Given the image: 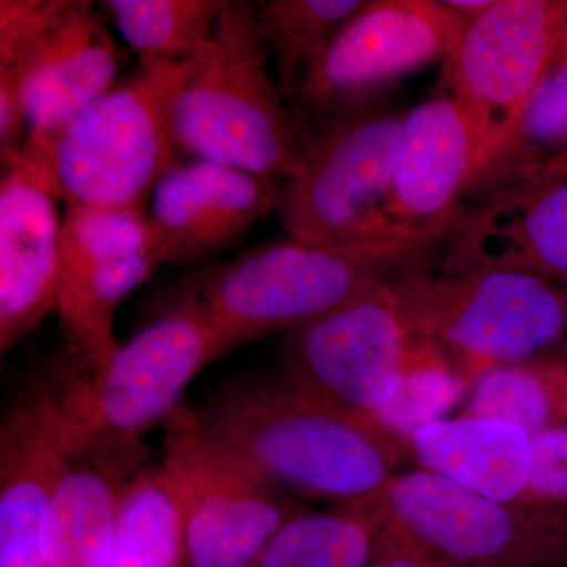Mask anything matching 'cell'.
<instances>
[{
	"label": "cell",
	"instance_id": "obj_11",
	"mask_svg": "<svg viewBox=\"0 0 567 567\" xmlns=\"http://www.w3.org/2000/svg\"><path fill=\"white\" fill-rule=\"evenodd\" d=\"M417 342L390 279L286 334L278 375L317 401L371 421L401 386Z\"/></svg>",
	"mask_w": 567,
	"mask_h": 567
},
{
	"label": "cell",
	"instance_id": "obj_24",
	"mask_svg": "<svg viewBox=\"0 0 567 567\" xmlns=\"http://www.w3.org/2000/svg\"><path fill=\"white\" fill-rule=\"evenodd\" d=\"M186 520L166 466L147 464L118 503L106 567H185Z\"/></svg>",
	"mask_w": 567,
	"mask_h": 567
},
{
	"label": "cell",
	"instance_id": "obj_12",
	"mask_svg": "<svg viewBox=\"0 0 567 567\" xmlns=\"http://www.w3.org/2000/svg\"><path fill=\"white\" fill-rule=\"evenodd\" d=\"M566 50L567 0H494L465 22L443 59L440 89L475 117L487 158Z\"/></svg>",
	"mask_w": 567,
	"mask_h": 567
},
{
	"label": "cell",
	"instance_id": "obj_7",
	"mask_svg": "<svg viewBox=\"0 0 567 567\" xmlns=\"http://www.w3.org/2000/svg\"><path fill=\"white\" fill-rule=\"evenodd\" d=\"M404 107L386 100L316 137L281 185L279 221L290 237L323 246L427 245L391 224L390 192Z\"/></svg>",
	"mask_w": 567,
	"mask_h": 567
},
{
	"label": "cell",
	"instance_id": "obj_2",
	"mask_svg": "<svg viewBox=\"0 0 567 567\" xmlns=\"http://www.w3.org/2000/svg\"><path fill=\"white\" fill-rule=\"evenodd\" d=\"M427 245L323 246L289 237L199 268L175 295L193 301L224 354L289 334L371 292L435 251Z\"/></svg>",
	"mask_w": 567,
	"mask_h": 567
},
{
	"label": "cell",
	"instance_id": "obj_16",
	"mask_svg": "<svg viewBox=\"0 0 567 567\" xmlns=\"http://www.w3.org/2000/svg\"><path fill=\"white\" fill-rule=\"evenodd\" d=\"M281 183L208 159H183L153 189L148 224L166 264L199 268L237 248L278 210Z\"/></svg>",
	"mask_w": 567,
	"mask_h": 567
},
{
	"label": "cell",
	"instance_id": "obj_9",
	"mask_svg": "<svg viewBox=\"0 0 567 567\" xmlns=\"http://www.w3.org/2000/svg\"><path fill=\"white\" fill-rule=\"evenodd\" d=\"M465 22L442 0H365L323 52L295 103L303 152L331 126L385 100L405 74L445 59Z\"/></svg>",
	"mask_w": 567,
	"mask_h": 567
},
{
	"label": "cell",
	"instance_id": "obj_18",
	"mask_svg": "<svg viewBox=\"0 0 567 567\" xmlns=\"http://www.w3.org/2000/svg\"><path fill=\"white\" fill-rule=\"evenodd\" d=\"M71 453L48 375L0 423V567H41L40 529Z\"/></svg>",
	"mask_w": 567,
	"mask_h": 567
},
{
	"label": "cell",
	"instance_id": "obj_26",
	"mask_svg": "<svg viewBox=\"0 0 567 567\" xmlns=\"http://www.w3.org/2000/svg\"><path fill=\"white\" fill-rule=\"evenodd\" d=\"M364 3L365 0L254 2L275 62L276 82L290 111L323 52Z\"/></svg>",
	"mask_w": 567,
	"mask_h": 567
},
{
	"label": "cell",
	"instance_id": "obj_31",
	"mask_svg": "<svg viewBox=\"0 0 567 567\" xmlns=\"http://www.w3.org/2000/svg\"><path fill=\"white\" fill-rule=\"evenodd\" d=\"M364 567H443L423 548L402 535L390 522L377 537L374 550Z\"/></svg>",
	"mask_w": 567,
	"mask_h": 567
},
{
	"label": "cell",
	"instance_id": "obj_15",
	"mask_svg": "<svg viewBox=\"0 0 567 567\" xmlns=\"http://www.w3.org/2000/svg\"><path fill=\"white\" fill-rule=\"evenodd\" d=\"M2 162L0 178V353L55 312L62 219L58 194L31 145Z\"/></svg>",
	"mask_w": 567,
	"mask_h": 567
},
{
	"label": "cell",
	"instance_id": "obj_10",
	"mask_svg": "<svg viewBox=\"0 0 567 567\" xmlns=\"http://www.w3.org/2000/svg\"><path fill=\"white\" fill-rule=\"evenodd\" d=\"M390 522L443 567H567V513L472 494L434 475H395Z\"/></svg>",
	"mask_w": 567,
	"mask_h": 567
},
{
	"label": "cell",
	"instance_id": "obj_6",
	"mask_svg": "<svg viewBox=\"0 0 567 567\" xmlns=\"http://www.w3.org/2000/svg\"><path fill=\"white\" fill-rule=\"evenodd\" d=\"M189 62H140L58 136L35 147L65 205L147 210L153 189L183 162L169 112Z\"/></svg>",
	"mask_w": 567,
	"mask_h": 567
},
{
	"label": "cell",
	"instance_id": "obj_3",
	"mask_svg": "<svg viewBox=\"0 0 567 567\" xmlns=\"http://www.w3.org/2000/svg\"><path fill=\"white\" fill-rule=\"evenodd\" d=\"M223 357L203 311L181 295L102 364H82L63 350L48 379L71 453L144 447V436L185 404L193 380Z\"/></svg>",
	"mask_w": 567,
	"mask_h": 567
},
{
	"label": "cell",
	"instance_id": "obj_34",
	"mask_svg": "<svg viewBox=\"0 0 567 567\" xmlns=\"http://www.w3.org/2000/svg\"><path fill=\"white\" fill-rule=\"evenodd\" d=\"M566 336H567V328H566Z\"/></svg>",
	"mask_w": 567,
	"mask_h": 567
},
{
	"label": "cell",
	"instance_id": "obj_27",
	"mask_svg": "<svg viewBox=\"0 0 567 567\" xmlns=\"http://www.w3.org/2000/svg\"><path fill=\"white\" fill-rule=\"evenodd\" d=\"M462 415L518 425L529 435L567 425V358L499 365L477 377Z\"/></svg>",
	"mask_w": 567,
	"mask_h": 567
},
{
	"label": "cell",
	"instance_id": "obj_21",
	"mask_svg": "<svg viewBox=\"0 0 567 567\" xmlns=\"http://www.w3.org/2000/svg\"><path fill=\"white\" fill-rule=\"evenodd\" d=\"M424 472L503 503H522L527 492L532 435L518 425L457 416L425 425L410 440Z\"/></svg>",
	"mask_w": 567,
	"mask_h": 567
},
{
	"label": "cell",
	"instance_id": "obj_14",
	"mask_svg": "<svg viewBox=\"0 0 567 567\" xmlns=\"http://www.w3.org/2000/svg\"><path fill=\"white\" fill-rule=\"evenodd\" d=\"M486 158L483 130L450 92L440 89L406 110L388 208L394 229L442 245Z\"/></svg>",
	"mask_w": 567,
	"mask_h": 567
},
{
	"label": "cell",
	"instance_id": "obj_8",
	"mask_svg": "<svg viewBox=\"0 0 567 567\" xmlns=\"http://www.w3.org/2000/svg\"><path fill=\"white\" fill-rule=\"evenodd\" d=\"M162 456L185 511V567H251L309 509L208 431L192 405L164 423Z\"/></svg>",
	"mask_w": 567,
	"mask_h": 567
},
{
	"label": "cell",
	"instance_id": "obj_13",
	"mask_svg": "<svg viewBox=\"0 0 567 567\" xmlns=\"http://www.w3.org/2000/svg\"><path fill=\"white\" fill-rule=\"evenodd\" d=\"M58 312L65 350L99 365L112 352L118 305L166 264L147 210L65 205Z\"/></svg>",
	"mask_w": 567,
	"mask_h": 567
},
{
	"label": "cell",
	"instance_id": "obj_29",
	"mask_svg": "<svg viewBox=\"0 0 567 567\" xmlns=\"http://www.w3.org/2000/svg\"><path fill=\"white\" fill-rule=\"evenodd\" d=\"M524 505L567 513V425L532 436Z\"/></svg>",
	"mask_w": 567,
	"mask_h": 567
},
{
	"label": "cell",
	"instance_id": "obj_22",
	"mask_svg": "<svg viewBox=\"0 0 567 567\" xmlns=\"http://www.w3.org/2000/svg\"><path fill=\"white\" fill-rule=\"evenodd\" d=\"M390 511V486L361 502L305 511L276 533L251 567H364Z\"/></svg>",
	"mask_w": 567,
	"mask_h": 567
},
{
	"label": "cell",
	"instance_id": "obj_4",
	"mask_svg": "<svg viewBox=\"0 0 567 567\" xmlns=\"http://www.w3.org/2000/svg\"><path fill=\"white\" fill-rule=\"evenodd\" d=\"M270 59L254 2L229 0L210 50L189 62L171 104V136L182 156L281 185L297 175L305 152Z\"/></svg>",
	"mask_w": 567,
	"mask_h": 567
},
{
	"label": "cell",
	"instance_id": "obj_20",
	"mask_svg": "<svg viewBox=\"0 0 567 567\" xmlns=\"http://www.w3.org/2000/svg\"><path fill=\"white\" fill-rule=\"evenodd\" d=\"M147 447L73 454L40 529L41 567H106L118 503Z\"/></svg>",
	"mask_w": 567,
	"mask_h": 567
},
{
	"label": "cell",
	"instance_id": "obj_28",
	"mask_svg": "<svg viewBox=\"0 0 567 567\" xmlns=\"http://www.w3.org/2000/svg\"><path fill=\"white\" fill-rule=\"evenodd\" d=\"M417 341L415 360L406 369L401 386L371 417L377 427L406 447L417 431L445 420L470 385L442 347L421 338Z\"/></svg>",
	"mask_w": 567,
	"mask_h": 567
},
{
	"label": "cell",
	"instance_id": "obj_23",
	"mask_svg": "<svg viewBox=\"0 0 567 567\" xmlns=\"http://www.w3.org/2000/svg\"><path fill=\"white\" fill-rule=\"evenodd\" d=\"M567 152V50L522 107L509 132L477 173L468 196L483 200L499 189L529 181Z\"/></svg>",
	"mask_w": 567,
	"mask_h": 567
},
{
	"label": "cell",
	"instance_id": "obj_25",
	"mask_svg": "<svg viewBox=\"0 0 567 567\" xmlns=\"http://www.w3.org/2000/svg\"><path fill=\"white\" fill-rule=\"evenodd\" d=\"M229 0H104L99 7L140 62L185 63L210 50Z\"/></svg>",
	"mask_w": 567,
	"mask_h": 567
},
{
	"label": "cell",
	"instance_id": "obj_1",
	"mask_svg": "<svg viewBox=\"0 0 567 567\" xmlns=\"http://www.w3.org/2000/svg\"><path fill=\"white\" fill-rule=\"evenodd\" d=\"M197 413L208 431L305 505H349L382 494L405 447L278 374L230 377Z\"/></svg>",
	"mask_w": 567,
	"mask_h": 567
},
{
	"label": "cell",
	"instance_id": "obj_19",
	"mask_svg": "<svg viewBox=\"0 0 567 567\" xmlns=\"http://www.w3.org/2000/svg\"><path fill=\"white\" fill-rule=\"evenodd\" d=\"M446 262L528 271L567 284V178L540 174L462 212Z\"/></svg>",
	"mask_w": 567,
	"mask_h": 567
},
{
	"label": "cell",
	"instance_id": "obj_33",
	"mask_svg": "<svg viewBox=\"0 0 567 567\" xmlns=\"http://www.w3.org/2000/svg\"><path fill=\"white\" fill-rule=\"evenodd\" d=\"M543 174L561 175V177L567 178V152L561 153L558 158L548 164L547 169Z\"/></svg>",
	"mask_w": 567,
	"mask_h": 567
},
{
	"label": "cell",
	"instance_id": "obj_17",
	"mask_svg": "<svg viewBox=\"0 0 567 567\" xmlns=\"http://www.w3.org/2000/svg\"><path fill=\"white\" fill-rule=\"evenodd\" d=\"M128 54L89 0H65L47 32L14 70H0L21 89L28 140L50 144L89 104L110 91Z\"/></svg>",
	"mask_w": 567,
	"mask_h": 567
},
{
	"label": "cell",
	"instance_id": "obj_32",
	"mask_svg": "<svg viewBox=\"0 0 567 567\" xmlns=\"http://www.w3.org/2000/svg\"><path fill=\"white\" fill-rule=\"evenodd\" d=\"M442 2L462 20L472 21L486 11L494 0H442Z\"/></svg>",
	"mask_w": 567,
	"mask_h": 567
},
{
	"label": "cell",
	"instance_id": "obj_30",
	"mask_svg": "<svg viewBox=\"0 0 567 567\" xmlns=\"http://www.w3.org/2000/svg\"><path fill=\"white\" fill-rule=\"evenodd\" d=\"M65 0H0V70H14L59 17Z\"/></svg>",
	"mask_w": 567,
	"mask_h": 567
},
{
	"label": "cell",
	"instance_id": "obj_5",
	"mask_svg": "<svg viewBox=\"0 0 567 567\" xmlns=\"http://www.w3.org/2000/svg\"><path fill=\"white\" fill-rule=\"evenodd\" d=\"M391 286L410 333L456 354L470 383L543 357L566 336L567 284L528 271L443 260L439 274L417 265Z\"/></svg>",
	"mask_w": 567,
	"mask_h": 567
}]
</instances>
